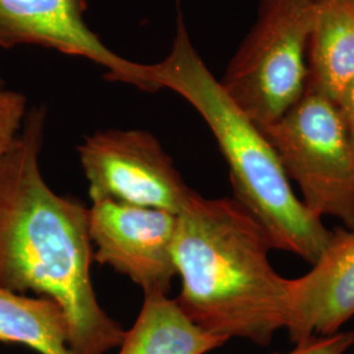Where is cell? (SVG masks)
Here are the masks:
<instances>
[{"instance_id":"1","label":"cell","mask_w":354,"mask_h":354,"mask_svg":"<svg viewBox=\"0 0 354 354\" xmlns=\"http://www.w3.org/2000/svg\"><path fill=\"white\" fill-rule=\"evenodd\" d=\"M46 118L45 105L30 108L19 138L0 156V286L59 304L73 354H106L127 329L96 297L88 207L55 193L42 176Z\"/></svg>"},{"instance_id":"2","label":"cell","mask_w":354,"mask_h":354,"mask_svg":"<svg viewBox=\"0 0 354 354\" xmlns=\"http://www.w3.org/2000/svg\"><path fill=\"white\" fill-rule=\"evenodd\" d=\"M272 250L264 227L239 201L193 190L177 214L180 308L225 342L269 345L286 329L290 310V279L274 269Z\"/></svg>"},{"instance_id":"3","label":"cell","mask_w":354,"mask_h":354,"mask_svg":"<svg viewBox=\"0 0 354 354\" xmlns=\"http://www.w3.org/2000/svg\"><path fill=\"white\" fill-rule=\"evenodd\" d=\"M152 67L159 89L175 92L203 117L227 163L234 198L260 222L273 248L313 266L326 248L330 230L306 209L263 131L205 64L180 8L171 50Z\"/></svg>"},{"instance_id":"4","label":"cell","mask_w":354,"mask_h":354,"mask_svg":"<svg viewBox=\"0 0 354 354\" xmlns=\"http://www.w3.org/2000/svg\"><path fill=\"white\" fill-rule=\"evenodd\" d=\"M320 0H260L257 17L219 80L259 129L304 96L307 50Z\"/></svg>"},{"instance_id":"5","label":"cell","mask_w":354,"mask_h":354,"mask_svg":"<svg viewBox=\"0 0 354 354\" xmlns=\"http://www.w3.org/2000/svg\"><path fill=\"white\" fill-rule=\"evenodd\" d=\"M313 214L354 228V152L337 104L315 89L260 129Z\"/></svg>"},{"instance_id":"6","label":"cell","mask_w":354,"mask_h":354,"mask_svg":"<svg viewBox=\"0 0 354 354\" xmlns=\"http://www.w3.org/2000/svg\"><path fill=\"white\" fill-rule=\"evenodd\" d=\"M91 203L112 201L178 214L193 189L160 140L140 129H106L77 146Z\"/></svg>"},{"instance_id":"7","label":"cell","mask_w":354,"mask_h":354,"mask_svg":"<svg viewBox=\"0 0 354 354\" xmlns=\"http://www.w3.org/2000/svg\"><path fill=\"white\" fill-rule=\"evenodd\" d=\"M88 230L93 261L127 277L143 295L169 292L177 277V214L112 201L91 203Z\"/></svg>"},{"instance_id":"8","label":"cell","mask_w":354,"mask_h":354,"mask_svg":"<svg viewBox=\"0 0 354 354\" xmlns=\"http://www.w3.org/2000/svg\"><path fill=\"white\" fill-rule=\"evenodd\" d=\"M86 0H0V48L41 46L88 59L113 83L155 93L152 64L129 61L109 49L86 23Z\"/></svg>"},{"instance_id":"9","label":"cell","mask_w":354,"mask_h":354,"mask_svg":"<svg viewBox=\"0 0 354 354\" xmlns=\"http://www.w3.org/2000/svg\"><path fill=\"white\" fill-rule=\"evenodd\" d=\"M286 330L291 342L333 335L354 317V228L330 231L311 270L290 279Z\"/></svg>"},{"instance_id":"10","label":"cell","mask_w":354,"mask_h":354,"mask_svg":"<svg viewBox=\"0 0 354 354\" xmlns=\"http://www.w3.org/2000/svg\"><path fill=\"white\" fill-rule=\"evenodd\" d=\"M307 86L336 102L354 80V0H320L307 50Z\"/></svg>"},{"instance_id":"11","label":"cell","mask_w":354,"mask_h":354,"mask_svg":"<svg viewBox=\"0 0 354 354\" xmlns=\"http://www.w3.org/2000/svg\"><path fill=\"white\" fill-rule=\"evenodd\" d=\"M223 339L198 327L168 294L143 295L133 327L125 330L117 354H207Z\"/></svg>"},{"instance_id":"12","label":"cell","mask_w":354,"mask_h":354,"mask_svg":"<svg viewBox=\"0 0 354 354\" xmlns=\"http://www.w3.org/2000/svg\"><path fill=\"white\" fill-rule=\"evenodd\" d=\"M0 342L24 345L38 354H73L64 308L46 297L0 286Z\"/></svg>"},{"instance_id":"13","label":"cell","mask_w":354,"mask_h":354,"mask_svg":"<svg viewBox=\"0 0 354 354\" xmlns=\"http://www.w3.org/2000/svg\"><path fill=\"white\" fill-rule=\"evenodd\" d=\"M28 111L24 93L0 86V156L10 151L19 138Z\"/></svg>"},{"instance_id":"14","label":"cell","mask_w":354,"mask_h":354,"mask_svg":"<svg viewBox=\"0 0 354 354\" xmlns=\"http://www.w3.org/2000/svg\"><path fill=\"white\" fill-rule=\"evenodd\" d=\"M354 344L353 330H339L328 336H317L295 344L288 353L274 354H345Z\"/></svg>"},{"instance_id":"15","label":"cell","mask_w":354,"mask_h":354,"mask_svg":"<svg viewBox=\"0 0 354 354\" xmlns=\"http://www.w3.org/2000/svg\"><path fill=\"white\" fill-rule=\"evenodd\" d=\"M336 104L354 152V80L342 92Z\"/></svg>"},{"instance_id":"16","label":"cell","mask_w":354,"mask_h":354,"mask_svg":"<svg viewBox=\"0 0 354 354\" xmlns=\"http://www.w3.org/2000/svg\"><path fill=\"white\" fill-rule=\"evenodd\" d=\"M0 86H4V82H3V79H1V76H0Z\"/></svg>"}]
</instances>
